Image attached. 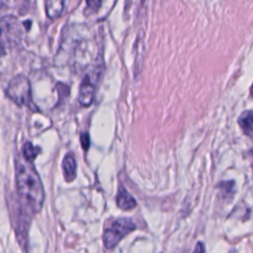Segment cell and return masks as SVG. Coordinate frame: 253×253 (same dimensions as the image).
Here are the masks:
<instances>
[{"label":"cell","instance_id":"4fadbf2b","mask_svg":"<svg viewBox=\"0 0 253 253\" xmlns=\"http://www.w3.org/2000/svg\"><path fill=\"white\" fill-rule=\"evenodd\" d=\"M248 155H249V157H250L251 166H252V169H253V148H251V149L248 151Z\"/></svg>","mask_w":253,"mask_h":253},{"label":"cell","instance_id":"5bb4252c","mask_svg":"<svg viewBox=\"0 0 253 253\" xmlns=\"http://www.w3.org/2000/svg\"><path fill=\"white\" fill-rule=\"evenodd\" d=\"M250 95H251V97L253 98V84L251 85V88H250Z\"/></svg>","mask_w":253,"mask_h":253},{"label":"cell","instance_id":"30bf717a","mask_svg":"<svg viewBox=\"0 0 253 253\" xmlns=\"http://www.w3.org/2000/svg\"><path fill=\"white\" fill-rule=\"evenodd\" d=\"M40 152V147L35 146L32 142L28 141L24 144L23 146V155L25 160H27L28 162H33L35 160V158L37 157V155Z\"/></svg>","mask_w":253,"mask_h":253},{"label":"cell","instance_id":"6da1fadb","mask_svg":"<svg viewBox=\"0 0 253 253\" xmlns=\"http://www.w3.org/2000/svg\"><path fill=\"white\" fill-rule=\"evenodd\" d=\"M16 185L21 199V208L30 214L39 212L44 201L43 186L33 164L25 160V158L17 161Z\"/></svg>","mask_w":253,"mask_h":253},{"label":"cell","instance_id":"7a4b0ae2","mask_svg":"<svg viewBox=\"0 0 253 253\" xmlns=\"http://www.w3.org/2000/svg\"><path fill=\"white\" fill-rule=\"evenodd\" d=\"M7 95L19 106H26L32 111L38 110L33 101L30 81L23 74H18L11 79L7 87Z\"/></svg>","mask_w":253,"mask_h":253},{"label":"cell","instance_id":"9c48e42d","mask_svg":"<svg viewBox=\"0 0 253 253\" xmlns=\"http://www.w3.org/2000/svg\"><path fill=\"white\" fill-rule=\"evenodd\" d=\"M64 9V1H46L45 12L51 19L57 18L61 15Z\"/></svg>","mask_w":253,"mask_h":253},{"label":"cell","instance_id":"8992f818","mask_svg":"<svg viewBox=\"0 0 253 253\" xmlns=\"http://www.w3.org/2000/svg\"><path fill=\"white\" fill-rule=\"evenodd\" d=\"M117 205L124 211H129L136 207V202L124 187H120L117 194Z\"/></svg>","mask_w":253,"mask_h":253},{"label":"cell","instance_id":"277c9868","mask_svg":"<svg viewBox=\"0 0 253 253\" xmlns=\"http://www.w3.org/2000/svg\"><path fill=\"white\" fill-rule=\"evenodd\" d=\"M102 65L103 62L100 63L97 62L96 65L92 68L91 71L87 72L80 84L79 88V96L78 101L79 103L84 106L88 107L92 104L94 97H95V90H96V84L100 78V75L102 73Z\"/></svg>","mask_w":253,"mask_h":253},{"label":"cell","instance_id":"3957f363","mask_svg":"<svg viewBox=\"0 0 253 253\" xmlns=\"http://www.w3.org/2000/svg\"><path fill=\"white\" fill-rule=\"evenodd\" d=\"M135 229V224L128 217H121L114 220L108 225L103 234L104 245L108 249H112L129 232Z\"/></svg>","mask_w":253,"mask_h":253},{"label":"cell","instance_id":"5b68a950","mask_svg":"<svg viewBox=\"0 0 253 253\" xmlns=\"http://www.w3.org/2000/svg\"><path fill=\"white\" fill-rule=\"evenodd\" d=\"M22 28L17 18L12 15L0 18V46L9 47L17 44L21 39Z\"/></svg>","mask_w":253,"mask_h":253},{"label":"cell","instance_id":"8fae6325","mask_svg":"<svg viewBox=\"0 0 253 253\" xmlns=\"http://www.w3.org/2000/svg\"><path fill=\"white\" fill-rule=\"evenodd\" d=\"M80 140H81L82 147L85 150H87L89 148V145H90V137H89L88 132H82L81 135H80Z\"/></svg>","mask_w":253,"mask_h":253},{"label":"cell","instance_id":"9a60e30c","mask_svg":"<svg viewBox=\"0 0 253 253\" xmlns=\"http://www.w3.org/2000/svg\"><path fill=\"white\" fill-rule=\"evenodd\" d=\"M1 6H2V2H0V9H1Z\"/></svg>","mask_w":253,"mask_h":253},{"label":"cell","instance_id":"7c38bea8","mask_svg":"<svg viewBox=\"0 0 253 253\" xmlns=\"http://www.w3.org/2000/svg\"><path fill=\"white\" fill-rule=\"evenodd\" d=\"M194 253H206V250H205V245L203 242L199 241L197 244H196V247L194 249Z\"/></svg>","mask_w":253,"mask_h":253},{"label":"cell","instance_id":"52a82bcc","mask_svg":"<svg viewBox=\"0 0 253 253\" xmlns=\"http://www.w3.org/2000/svg\"><path fill=\"white\" fill-rule=\"evenodd\" d=\"M62 168L64 171L65 180L67 182L73 181L76 177V169H77V164H76V160L73 153L69 152L64 156L63 162H62Z\"/></svg>","mask_w":253,"mask_h":253},{"label":"cell","instance_id":"ba28073f","mask_svg":"<svg viewBox=\"0 0 253 253\" xmlns=\"http://www.w3.org/2000/svg\"><path fill=\"white\" fill-rule=\"evenodd\" d=\"M238 124L243 132L247 136L253 138V111H244L238 118Z\"/></svg>","mask_w":253,"mask_h":253}]
</instances>
